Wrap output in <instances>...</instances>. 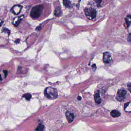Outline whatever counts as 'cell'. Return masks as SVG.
Instances as JSON below:
<instances>
[{"instance_id": "cell-2", "label": "cell", "mask_w": 131, "mask_h": 131, "mask_svg": "<svg viewBox=\"0 0 131 131\" xmlns=\"http://www.w3.org/2000/svg\"><path fill=\"white\" fill-rule=\"evenodd\" d=\"M43 9V6L42 5H36L33 7L30 12V16L33 19H37L40 17Z\"/></svg>"}, {"instance_id": "cell-9", "label": "cell", "mask_w": 131, "mask_h": 131, "mask_svg": "<svg viewBox=\"0 0 131 131\" xmlns=\"http://www.w3.org/2000/svg\"><path fill=\"white\" fill-rule=\"evenodd\" d=\"M94 99L95 102L97 104H100L101 103V99L99 93L98 92L95 95Z\"/></svg>"}, {"instance_id": "cell-14", "label": "cell", "mask_w": 131, "mask_h": 131, "mask_svg": "<svg viewBox=\"0 0 131 131\" xmlns=\"http://www.w3.org/2000/svg\"><path fill=\"white\" fill-rule=\"evenodd\" d=\"M23 97L27 99V100H29L31 99L32 95L30 93H26L23 95Z\"/></svg>"}, {"instance_id": "cell-7", "label": "cell", "mask_w": 131, "mask_h": 131, "mask_svg": "<svg viewBox=\"0 0 131 131\" xmlns=\"http://www.w3.org/2000/svg\"><path fill=\"white\" fill-rule=\"evenodd\" d=\"M124 108L126 112H131V102L125 103L124 105Z\"/></svg>"}, {"instance_id": "cell-22", "label": "cell", "mask_w": 131, "mask_h": 131, "mask_svg": "<svg viewBox=\"0 0 131 131\" xmlns=\"http://www.w3.org/2000/svg\"><path fill=\"white\" fill-rule=\"evenodd\" d=\"M20 41V39H17V40H15V43H17V44H18V43H19Z\"/></svg>"}, {"instance_id": "cell-19", "label": "cell", "mask_w": 131, "mask_h": 131, "mask_svg": "<svg viewBox=\"0 0 131 131\" xmlns=\"http://www.w3.org/2000/svg\"><path fill=\"white\" fill-rule=\"evenodd\" d=\"M128 40L129 42H131V34H130L128 35Z\"/></svg>"}, {"instance_id": "cell-24", "label": "cell", "mask_w": 131, "mask_h": 131, "mask_svg": "<svg viewBox=\"0 0 131 131\" xmlns=\"http://www.w3.org/2000/svg\"><path fill=\"white\" fill-rule=\"evenodd\" d=\"M78 100H80L81 99V97H80V96H79L78 98Z\"/></svg>"}, {"instance_id": "cell-17", "label": "cell", "mask_w": 131, "mask_h": 131, "mask_svg": "<svg viewBox=\"0 0 131 131\" xmlns=\"http://www.w3.org/2000/svg\"><path fill=\"white\" fill-rule=\"evenodd\" d=\"M2 32H5V33H7L9 35L10 32L9 30H8L7 29H3V30H2Z\"/></svg>"}, {"instance_id": "cell-21", "label": "cell", "mask_w": 131, "mask_h": 131, "mask_svg": "<svg viewBox=\"0 0 131 131\" xmlns=\"http://www.w3.org/2000/svg\"><path fill=\"white\" fill-rule=\"evenodd\" d=\"M4 72L5 74V76L6 77L7 75V70H5V71H4Z\"/></svg>"}, {"instance_id": "cell-16", "label": "cell", "mask_w": 131, "mask_h": 131, "mask_svg": "<svg viewBox=\"0 0 131 131\" xmlns=\"http://www.w3.org/2000/svg\"><path fill=\"white\" fill-rule=\"evenodd\" d=\"M95 2H96L97 7H99L100 6V4L102 2V0H96Z\"/></svg>"}, {"instance_id": "cell-8", "label": "cell", "mask_w": 131, "mask_h": 131, "mask_svg": "<svg viewBox=\"0 0 131 131\" xmlns=\"http://www.w3.org/2000/svg\"><path fill=\"white\" fill-rule=\"evenodd\" d=\"M110 115L112 117L115 118V117H118L120 116L121 113L118 110H113L110 112Z\"/></svg>"}, {"instance_id": "cell-20", "label": "cell", "mask_w": 131, "mask_h": 131, "mask_svg": "<svg viewBox=\"0 0 131 131\" xmlns=\"http://www.w3.org/2000/svg\"><path fill=\"white\" fill-rule=\"evenodd\" d=\"M3 23H4V20L0 19V27H1L2 26Z\"/></svg>"}, {"instance_id": "cell-18", "label": "cell", "mask_w": 131, "mask_h": 131, "mask_svg": "<svg viewBox=\"0 0 131 131\" xmlns=\"http://www.w3.org/2000/svg\"><path fill=\"white\" fill-rule=\"evenodd\" d=\"M127 87H128V90L130 91V93H131V83L128 84V85H127Z\"/></svg>"}, {"instance_id": "cell-12", "label": "cell", "mask_w": 131, "mask_h": 131, "mask_svg": "<svg viewBox=\"0 0 131 131\" xmlns=\"http://www.w3.org/2000/svg\"><path fill=\"white\" fill-rule=\"evenodd\" d=\"M125 21L126 23V25L128 26L130 25L131 24V16L130 15L128 16L125 18Z\"/></svg>"}, {"instance_id": "cell-23", "label": "cell", "mask_w": 131, "mask_h": 131, "mask_svg": "<svg viewBox=\"0 0 131 131\" xmlns=\"http://www.w3.org/2000/svg\"><path fill=\"white\" fill-rule=\"evenodd\" d=\"M40 29H41V27H37L36 30H40Z\"/></svg>"}, {"instance_id": "cell-1", "label": "cell", "mask_w": 131, "mask_h": 131, "mask_svg": "<svg viewBox=\"0 0 131 131\" xmlns=\"http://www.w3.org/2000/svg\"><path fill=\"white\" fill-rule=\"evenodd\" d=\"M44 93L49 99H55L58 97V92L56 89L53 87H47L45 89Z\"/></svg>"}, {"instance_id": "cell-6", "label": "cell", "mask_w": 131, "mask_h": 131, "mask_svg": "<svg viewBox=\"0 0 131 131\" xmlns=\"http://www.w3.org/2000/svg\"><path fill=\"white\" fill-rule=\"evenodd\" d=\"M66 116L68 121L70 123L72 122L74 119V115L73 113L70 111L67 112L66 113Z\"/></svg>"}, {"instance_id": "cell-4", "label": "cell", "mask_w": 131, "mask_h": 131, "mask_svg": "<svg viewBox=\"0 0 131 131\" xmlns=\"http://www.w3.org/2000/svg\"><path fill=\"white\" fill-rule=\"evenodd\" d=\"M126 94V91L123 88L119 89L116 96V99L119 102L123 101L125 99Z\"/></svg>"}, {"instance_id": "cell-15", "label": "cell", "mask_w": 131, "mask_h": 131, "mask_svg": "<svg viewBox=\"0 0 131 131\" xmlns=\"http://www.w3.org/2000/svg\"><path fill=\"white\" fill-rule=\"evenodd\" d=\"M22 16L21 17H19V19H18V20L17 21H16V22L15 23V24H14V25L15 26H17L19 25V23L20 22V21L22 20Z\"/></svg>"}, {"instance_id": "cell-11", "label": "cell", "mask_w": 131, "mask_h": 131, "mask_svg": "<svg viewBox=\"0 0 131 131\" xmlns=\"http://www.w3.org/2000/svg\"><path fill=\"white\" fill-rule=\"evenodd\" d=\"M55 15L56 16H60L62 15V11L60 7L56 8L55 11Z\"/></svg>"}, {"instance_id": "cell-10", "label": "cell", "mask_w": 131, "mask_h": 131, "mask_svg": "<svg viewBox=\"0 0 131 131\" xmlns=\"http://www.w3.org/2000/svg\"><path fill=\"white\" fill-rule=\"evenodd\" d=\"M63 4L64 6L68 8H70L72 7L71 3L70 0H63Z\"/></svg>"}, {"instance_id": "cell-3", "label": "cell", "mask_w": 131, "mask_h": 131, "mask_svg": "<svg viewBox=\"0 0 131 131\" xmlns=\"http://www.w3.org/2000/svg\"><path fill=\"white\" fill-rule=\"evenodd\" d=\"M85 13L87 18L90 20L94 19L96 16V11L93 8H86L85 10Z\"/></svg>"}, {"instance_id": "cell-5", "label": "cell", "mask_w": 131, "mask_h": 131, "mask_svg": "<svg viewBox=\"0 0 131 131\" xmlns=\"http://www.w3.org/2000/svg\"><path fill=\"white\" fill-rule=\"evenodd\" d=\"M103 62L106 63H110L112 60V57L110 53L108 52L103 53Z\"/></svg>"}, {"instance_id": "cell-13", "label": "cell", "mask_w": 131, "mask_h": 131, "mask_svg": "<svg viewBox=\"0 0 131 131\" xmlns=\"http://www.w3.org/2000/svg\"><path fill=\"white\" fill-rule=\"evenodd\" d=\"M44 130V126L42 124H39L38 126H37L36 128V130L38 131H43Z\"/></svg>"}]
</instances>
